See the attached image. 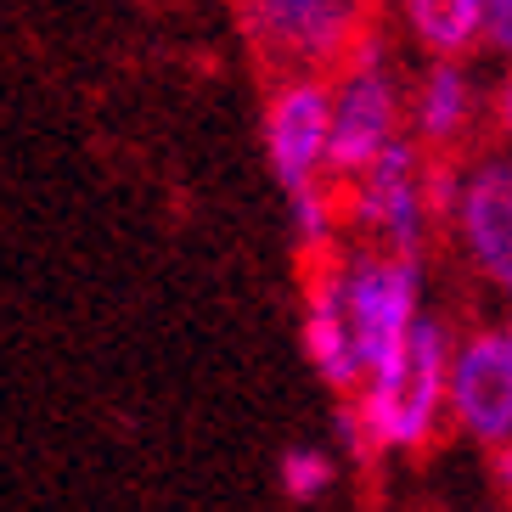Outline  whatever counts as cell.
Masks as SVG:
<instances>
[{"label":"cell","instance_id":"obj_3","mask_svg":"<svg viewBox=\"0 0 512 512\" xmlns=\"http://www.w3.org/2000/svg\"><path fill=\"white\" fill-rule=\"evenodd\" d=\"M242 23L259 57H271L282 79H293L355 57L366 0H242Z\"/></svg>","mask_w":512,"mask_h":512},{"label":"cell","instance_id":"obj_12","mask_svg":"<svg viewBox=\"0 0 512 512\" xmlns=\"http://www.w3.org/2000/svg\"><path fill=\"white\" fill-rule=\"evenodd\" d=\"M332 484V462L321 451H287L282 456V490L293 501H316Z\"/></svg>","mask_w":512,"mask_h":512},{"label":"cell","instance_id":"obj_11","mask_svg":"<svg viewBox=\"0 0 512 512\" xmlns=\"http://www.w3.org/2000/svg\"><path fill=\"white\" fill-rule=\"evenodd\" d=\"M400 6H406L417 40L434 51V57H462V51L484 34L479 0H400Z\"/></svg>","mask_w":512,"mask_h":512},{"label":"cell","instance_id":"obj_15","mask_svg":"<svg viewBox=\"0 0 512 512\" xmlns=\"http://www.w3.org/2000/svg\"><path fill=\"white\" fill-rule=\"evenodd\" d=\"M496 113H501V130L512 136V79L501 85V102H496Z\"/></svg>","mask_w":512,"mask_h":512},{"label":"cell","instance_id":"obj_7","mask_svg":"<svg viewBox=\"0 0 512 512\" xmlns=\"http://www.w3.org/2000/svg\"><path fill=\"white\" fill-rule=\"evenodd\" d=\"M451 417L479 445L512 439V332H473L451 361Z\"/></svg>","mask_w":512,"mask_h":512},{"label":"cell","instance_id":"obj_1","mask_svg":"<svg viewBox=\"0 0 512 512\" xmlns=\"http://www.w3.org/2000/svg\"><path fill=\"white\" fill-rule=\"evenodd\" d=\"M451 332L439 321L417 316L411 327L406 361L389 377H366L355 400H344L338 428L361 456L372 451H422L434 439V422L445 411V389H451Z\"/></svg>","mask_w":512,"mask_h":512},{"label":"cell","instance_id":"obj_4","mask_svg":"<svg viewBox=\"0 0 512 512\" xmlns=\"http://www.w3.org/2000/svg\"><path fill=\"white\" fill-rule=\"evenodd\" d=\"M400 136V96H394L377 46L361 40L355 57L338 68L332 79V147H327V186H349L361 169H372V158Z\"/></svg>","mask_w":512,"mask_h":512},{"label":"cell","instance_id":"obj_13","mask_svg":"<svg viewBox=\"0 0 512 512\" xmlns=\"http://www.w3.org/2000/svg\"><path fill=\"white\" fill-rule=\"evenodd\" d=\"M484 6V40L512 57V0H479Z\"/></svg>","mask_w":512,"mask_h":512},{"label":"cell","instance_id":"obj_14","mask_svg":"<svg viewBox=\"0 0 512 512\" xmlns=\"http://www.w3.org/2000/svg\"><path fill=\"white\" fill-rule=\"evenodd\" d=\"M496 473H501V490L512 496V439L501 445V456H496Z\"/></svg>","mask_w":512,"mask_h":512},{"label":"cell","instance_id":"obj_6","mask_svg":"<svg viewBox=\"0 0 512 512\" xmlns=\"http://www.w3.org/2000/svg\"><path fill=\"white\" fill-rule=\"evenodd\" d=\"M327 147H332V85L321 74H293L276 85L265 113V152L282 192H310L327 181Z\"/></svg>","mask_w":512,"mask_h":512},{"label":"cell","instance_id":"obj_8","mask_svg":"<svg viewBox=\"0 0 512 512\" xmlns=\"http://www.w3.org/2000/svg\"><path fill=\"white\" fill-rule=\"evenodd\" d=\"M304 349L316 372L327 377L338 394L361 389V355H355V332H349V304H344V265L332 259L321 242L304 276Z\"/></svg>","mask_w":512,"mask_h":512},{"label":"cell","instance_id":"obj_2","mask_svg":"<svg viewBox=\"0 0 512 512\" xmlns=\"http://www.w3.org/2000/svg\"><path fill=\"white\" fill-rule=\"evenodd\" d=\"M417 254H361L344 265V304H349V332H355V355H361V383L366 377H389L406 361L411 327H417Z\"/></svg>","mask_w":512,"mask_h":512},{"label":"cell","instance_id":"obj_10","mask_svg":"<svg viewBox=\"0 0 512 512\" xmlns=\"http://www.w3.org/2000/svg\"><path fill=\"white\" fill-rule=\"evenodd\" d=\"M467 113H473V91H467L462 68H456L451 57H439L434 68H428V79H422L417 91V136L428 152H451L456 141H462L467 130Z\"/></svg>","mask_w":512,"mask_h":512},{"label":"cell","instance_id":"obj_5","mask_svg":"<svg viewBox=\"0 0 512 512\" xmlns=\"http://www.w3.org/2000/svg\"><path fill=\"white\" fill-rule=\"evenodd\" d=\"M338 214L355 226L377 231L394 254H417L422 220H428V197H422V158L411 141L394 136L349 186H338Z\"/></svg>","mask_w":512,"mask_h":512},{"label":"cell","instance_id":"obj_9","mask_svg":"<svg viewBox=\"0 0 512 512\" xmlns=\"http://www.w3.org/2000/svg\"><path fill=\"white\" fill-rule=\"evenodd\" d=\"M456 220L473 265L512 299V164H479L456 197Z\"/></svg>","mask_w":512,"mask_h":512}]
</instances>
